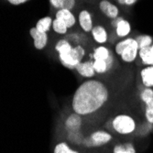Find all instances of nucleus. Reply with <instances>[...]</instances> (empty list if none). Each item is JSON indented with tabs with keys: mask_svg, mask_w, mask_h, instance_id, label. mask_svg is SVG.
Listing matches in <instances>:
<instances>
[{
	"mask_svg": "<svg viewBox=\"0 0 153 153\" xmlns=\"http://www.w3.org/2000/svg\"><path fill=\"white\" fill-rule=\"evenodd\" d=\"M99 8L105 15L110 19H116L118 17V8L116 5L109 2L108 0H102L99 3Z\"/></svg>",
	"mask_w": 153,
	"mask_h": 153,
	"instance_id": "6e6552de",
	"label": "nucleus"
},
{
	"mask_svg": "<svg viewBox=\"0 0 153 153\" xmlns=\"http://www.w3.org/2000/svg\"><path fill=\"white\" fill-rule=\"evenodd\" d=\"M138 55L144 64L148 66H153V43L149 47L140 49Z\"/></svg>",
	"mask_w": 153,
	"mask_h": 153,
	"instance_id": "9b49d317",
	"label": "nucleus"
},
{
	"mask_svg": "<svg viewBox=\"0 0 153 153\" xmlns=\"http://www.w3.org/2000/svg\"><path fill=\"white\" fill-rule=\"evenodd\" d=\"M114 153H136V150L131 143H125L116 146Z\"/></svg>",
	"mask_w": 153,
	"mask_h": 153,
	"instance_id": "412c9836",
	"label": "nucleus"
},
{
	"mask_svg": "<svg viewBox=\"0 0 153 153\" xmlns=\"http://www.w3.org/2000/svg\"><path fill=\"white\" fill-rule=\"evenodd\" d=\"M146 117L149 123L153 124V98L146 103Z\"/></svg>",
	"mask_w": 153,
	"mask_h": 153,
	"instance_id": "b1692460",
	"label": "nucleus"
},
{
	"mask_svg": "<svg viewBox=\"0 0 153 153\" xmlns=\"http://www.w3.org/2000/svg\"><path fill=\"white\" fill-rule=\"evenodd\" d=\"M52 27H53V30L55 32H57L58 34H65L67 32L68 27L61 20L55 19L52 22Z\"/></svg>",
	"mask_w": 153,
	"mask_h": 153,
	"instance_id": "4be33fe9",
	"label": "nucleus"
},
{
	"mask_svg": "<svg viewBox=\"0 0 153 153\" xmlns=\"http://www.w3.org/2000/svg\"><path fill=\"white\" fill-rule=\"evenodd\" d=\"M7 1H8L11 5L19 6V5H21V4H24L25 2L29 1V0H7Z\"/></svg>",
	"mask_w": 153,
	"mask_h": 153,
	"instance_id": "bb28decb",
	"label": "nucleus"
},
{
	"mask_svg": "<svg viewBox=\"0 0 153 153\" xmlns=\"http://www.w3.org/2000/svg\"><path fill=\"white\" fill-rule=\"evenodd\" d=\"M116 27H117V35L120 38H124L128 36L131 31L130 23L126 19L120 20Z\"/></svg>",
	"mask_w": 153,
	"mask_h": 153,
	"instance_id": "2eb2a0df",
	"label": "nucleus"
},
{
	"mask_svg": "<svg viewBox=\"0 0 153 153\" xmlns=\"http://www.w3.org/2000/svg\"><path fill=\"white\" fill-rule=\"evenodd\" d=\"M54 153H78V152L71 149L70 148L67 146L66 143L62 142V143L58 144L56 147H55Z\"/></svg>",
	"mask_w": 153,
	"mask_h": 153,
	"instance_id": "5701e85b",
	"label": "nucleus"
},
{
	"mask_svg": "<svg viewBox=\"0 0 153 153\" xmlns=\"http://www.w3.org/2000/svg\"><path fill=\"white\" fill-rule=\"evenodd\" d=\"M79 23L82 29L85 32H90L93 30V21L90 13L87 10H82L79 14Z\"/></svg>",
	"mask_w": 153,
	"mask_h": 153,
	"instance_id": "9d476101",
	"label": "nucleus"
},
{
	"mask_svg": "<svg viewBox=\"0 0 153 153\" xmlns=\"http://www.w3.org/2000/svg\"><path fill=\"white\" fill-rule=\"evenodd\" d=\"M113 64V57H111L108 61L104 60H94V68L97 74H104L107 72Z\"/></svg>",
	"mask_w": 153,
	"mask_h": 153,
	"instance_id": "f8f14e48",
	"label": "nucleus"
},
{
	"mask_svg": "<svg viewBox=\"0 0 153 153\" xmlns=\"http://www.w3.org/2000/svg\"><path fill=\"white\" fill-rule=\"evenodd\" d=\"M80 126H81V117L80 115L78 114L70 116L66 120V127L69 131L77 130L78 128H80Z\"/></svg>",
	"mask_w": 153,
	"mask_h": 153,
	"instance_id": "6ab92c4d",
	"label": "nucleus"
},
{
	"mask_svg": "<svg viewBox=\"0 0 153 153\" xmlns=\"http://www.w3.org/2000/svg\"><path fill=\"white\" fill-rule=\"evenodd\" d=\"M55 17H56L57 19L62 21L67 26L68 29L73 27L76 22L74 15L72 13V11L69 9H59L56 13V15H55Z\"/></svg>",
	"mask_w": 153,
	"mask_h": 153,
	"instance_id": "0eeeda50",
	"label": "nucleus"
},
{
	"mask_svg": "<svg viewBox=\"0 0 153 153\" xmlns=\"http://www.w3.org/2000/svg\"><path fill=\"white\" fill-rule=\"evenodd\" d=\"M137 0H117V2L120 5H127V6H131L134 5Z\"/></svg>",
	"mask_w": 153,
	"mask_h": 153,
	"instance_id": "a878e982",
	"label": "nucleus"
},
{
	"mask_svg": "<svg viewBox=\"0 0 153 153\" xmlns=\"http://www.w3.org/2000/svg\"><path fill=\"white\" fill-rule=\"evenodd\" d=\"M92 36L97 43H105L107 39V33L106 30L102 26H95L92 30Z\"/></svg>",
	"mask_w": 153,
	"mask_h": 153,
	"instance_id": "ddd939ff",
	"label": "nucleus"
},
{
	"mask_svg": "<svg viewBox=\"0 0 153 153\" xmlns=\"http://www.w3.org/2000/svg\"><path fill=\"white\" fill-rule=\"evenodd\" d=\"M108 90L100 81L88 80L76 89L73 98V108L80 116H85L101 108L108 100Z\"/></svg>",
	"mask_w": 153,
	"mask_h": 153,
	"instance_id": "f257e3e1",
	"label": "nucleus"
},
{
	"mask_svg": "<svg viewBox=\"0 0 153 153\" xmlns=\"http://www.w3.org/2000/svg\"><path fill=\"white\" fill-rule=\"evenodd\" d=\"M51 6L58 9L72 10L75 6V0H50Z\"/></svg>",
	"mask_w": 153,
	"mask_h": 153,
	"instance_id": "dca6fc26",
	"label": "nucleus"
},
{
	"mask_svg": "<svg viewBox=\"0 0 153 153\" xmlns=\"http://www.w3.org/2000/svg\"><path fill=\"white\" fill-rule=\"evenodd\" d=\"M111 137L110 134L104 132V131H96L94 133H93L88 138L83 140V143H85V146L92 148V147H98L101 145H105V143H107L108 141L111 140Z\"/></svg>",
	"mask_w": 153,
	"mask_h": 153,
	"instance_id": "39448f33",
	"label": "nucleus"
},
{
	"mask_svg": "<svg viewBox=\"0 0 153 153\" xmlns=\"http://www.w3.org/2000/svg\"><path fill=\"white\" fill-rule=\"evenodd\" d=\"M85 51L82 46L78 45L76 47H74V49L64 56L59 57L62 64L68 68V69H76L77 65L82 62V58L85 57Z\"/></svg>",
	"mask_w": 153,
	"mask_h": 153,
	"instance_id": "7ed1b4c3",
	"label": "nucleus"
},
{
	"mask_svg": "<svg viewBox=\"0 0 153 153\" xmlns=\"http://www.w3.org/2000/svg\"><path fill=\"white\" fill-rule=\"evenodd\" d=\"M93 56H94V60L108 61L111 57H112V54H111V52L109 51V50L106 47L100 46L94 50Z\"/></svg>",
	"mask_w": 153,
	"mask_h": 153,
	"instance_id": "f3484780",
	"label": "nucleus"
},
{
	"mask_svg": "<svg viewBox=\"0 0 153 153\" xmlns=\"http://www.w3.org/2000/svg\"><path fill=\"white\" fill-rule=\"evenodd\" d=\"M136 40L138 44V48L142 49L146 47H149L152 45V38L149 35H140L136 38Z\"/></svg>",
	"mask_w": 153,
	"mask_h": 153,
	"instance_id": "aec40b11",
	"label": "nucleus"
},
{
	"mask_svg": "<svg viewBox=\"0 0 153 153\" xmlns=\"http://www.w3.org/2000/svg\"><path fill=\"white\" fill-rule=\"evenodd\" d=\"M153 98V90L150 87H148L141 93V99L146 104Z\"/></svg>",
	"mask_w": 153,
	"mask_h": 153,
	"instance_id": "393cba45",
	"label": "nucleus"
},
{
	"mask_svg": "<svg viewBox=\"0 0 153 153\" xmlns=\"http://www.w3.org/2000/svg\"><path fill=\"white\" fill-rule=\"evenodd\" d=\"M113 127L119 134H129L135 130V121L129 116L120 115L114 119Z\"/></svg>",
	"mask_w": 153,
	"mask_h": 153,
	"instance_id": "20e7f679",
	"label": "nucleus"
},
{
	"mask_svg": "<svg viewBox=\"0 0 153 153\" xmlns=\"http://www.w3.org/2000/svg\"><path fill=\"white\" fill-rule=\"evenodd\" d=\"M123 19V18H116V19H114V20L112 21V25L114 26V27H117V25L118 24V22L120 21V20H122Z\"/></svg>",
	"mask_w": 153,
	"mask_h": 153,
	"instance_id": "cd10ccee",
	"label": "nucleus"
},
{
	"mask_svg": "<svg viewBox=\"0 0 153 153\" xmlns=\"http://www.w3.org/2000/svg\"><path fill=\"white\" fill-rule=\"evenodd\" d=\"M140 51L136 39L128 38L116 45V52L126 62H132L136 60L137 52Z\"/></svg>",
	"mask_w": 153,
	"mask_h": 153,
	"instance_id": "f03ea898",
	"label": "nucleus"
},
{
	"mask_svg": "<svg viewBox=\"0 0 153 153\" xmlns=\"http://www.w3.org/2000/svg\"><path fill=\"white\" fill-rule=\"evenodd\" d=\"M52 19L51 17L47 16V17H44L42 19H40L37 24H36V29L39 31H42V32H48L50 30H51V27H52Z\"/></svg>",
	"mask_w": 153,
	"mask_h": 153,
	"instance_id": "a211bd4d",
	"label": "nucleus"
},
{
	"mask_svg": "<svg viewBox=\"0 0 153 153\" xmlns=\"http://www.w3.org/2000/svg\"><path fill=\"white\" fill-rule=\"evenodd\" d=\"M143 85L147 87H153V66L144 68L140 73Z\"/></svg>",
	"mask_w": 153,
	"mask_h": 153,
	"instance_id": "4468645a",
	"label": "nucleus"
},
{
	"mask_svg": "<svg viewBox=\"0 0 153 153\" xmlns=\"http://www.w3.org/2000/svg\"><path fill=\"white\" fill-rule=\"evenodd\" d=\"M30 34L33 39L34 46L37 50H43L47 43H48V35L46 32L39 31L36 29V27H33L30 30Z\"/></svg>",
	"mask_w": 153,
	"mask_h": 153,
	"instance_id": "423d86ee",
	"label": "nucleus"
},
{
	"mask_svg": "<svg viewBox=\"0 0 153 153\" xmlns=\"http://www.w3.org/2000/svg\"><path fill=\"white\" fill-rule=\"evenodd\" d=\"M75 70L78 72L80 75L86 78L93 77L95 74L94 68V62L92 61H86L85 62H81L80 64L77 65Z\"/></svg>",
	"mask_w": 153,
	"mask_h": 153,
	"instance_id": "1a4fd4ad",
	"label": "nucleus"
}]
</instances>
